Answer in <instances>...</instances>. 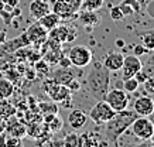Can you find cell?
Wrapping results in <instances>:
<instances>
[{"label":"cell","mask_w":154,"mask_h":147,"mask_svg":"<svg viewBox=\"0 0 154 147\" xmlns=\"http://www.w3.org/2000/svg\"><path fill=\"white\" fill-rule=\"evenodd\" d=\"M116 45H117V47H125V41H123V40H117Z\"/></svg>","instance_id":"obj_46"},{"label":"cell","mask_w":154,"mask_h":147,"mask_svg":"<svg viewBox=\"0 0 154 147\" xmlns=\"http://www.w3.org/2000/svg\"><path fill=\"white\" fill-rule=\"evenodd\" d=\"M40 21V24H41L44 29L47 30V31H50V30H52L54 27H57L58 24L62 21V19H61L60 16L57 14V13H54V11H50V13H47V14L44 16V17H41V19L38 20Z\"/></svg>","instance_id":"obj_18"},{"label":"cell","mask_w":154,"mask_h":147,"mask_svg":"<svg viewBox=\"0 0 154 147\" xmlns=\"http://www.w3.org/2000/svg\"><path fill=\"white\" fill-rule=\"evenodd\" d=\"M78 35V31L75 29L74 24H62L60 23L57 27L48 31V38H52L55 41H60L61 44L71 43L74 41Z\"/></svg>","instance_id":"obj_5"},{"label":"cell","mask_w":154,"mask_h":147,"mask_svg":"<svg viewBox=\"0 0 154 147\" xmlns=\"http://www.w3.org/2000/svg\"><path fill=\"white\" fill-rule=\"evenodd\" d=\"M6 140H7V133L2 132L0 133V147H6Z\"/></svg>","instance_id":"obj_40"},{"label":"cell","mask_w":154,"mask_h":147,"mask_svg":"<svg viewBox=\"0 0 154 147\" xmlns=\"http://www.w3.org/2000/svg\"><path fill=\"white\" fill-rule=\"evenodd\" d=\"M94 54L85 45H74L68 52V58H69L71 64L76 68H85L88 66L92 61Z\"/></svg>","instance_id":"obj_4"},{"label":"cell","mask_w":154,"mask_h":147,"mask_svg":"<svg viewBox=\"0 0 154 147\" xmlns=\"http://www.w3.org/2000/svg\"><path fill=\"white\" fill-rule=\"evenodd\" d=\"M144 71L149 74V76H154V65L149 66V68H144Z\"/></svg>","instance_id":"obj_45"},{"label":"cell","mask_w":154,"mask_h":147,"mask_svg":"<svg viewBox=\"0 0 154 147\" xmlns=\"http://www.w3.org/2000/svg\"><path fill=\"white\" fill-rule=\"evenodd\" d=\"M123 60H125L123 54L112 51L106 54V57L103 58L102 64L106 66L109 71H120L122 66H123Z\"/></svg>","instance_id":"obj_13"},{"label":"cell","mask_w":154,"mask_h":147,"mask_svg":"<svg viewBox=\"0 0 154 147\" xmlns=\"http://www.w3.org/2000/svg\"><path fill=\"white\" fill-rule=\"evenodd\" d=\"M66 5L69 6L71 9L74 10L75 13H78L81 10V6H82V0H64Z\"/></svg>","instance_id":"obj_33"},{"label":"cell","mask_w":154,"mask_h":147,"mask_svg":"<svg viewBox=\"0 0 154 147\" xmlns=\"http://www.w3.org/2000/svg\"><path fill=\"white\" fill-rule=\"evenodd\" d=\"M7 40V33L5 30H0V44H3Z\"/></svg>","instance_id":"obj_41"},{"label":"cell","mask_w":154,"mask_h":147,"mask_svg":"<svg viewBox=\"0 0 154 147\" xmlns=\"http://www.w3.org/2000/svg\"><path fill=\"white\" fill-rule=\"evenodd\" d=\"M7 61H9L7 58H0V71L5 69L6 66H7Z\"/></svg>","instance_id":"obj_42"},{"label":"cell","mask_w":154,"mask_h":147,"mask_svg":"<svg viewBox=\"0 0 154 147\" xmlns=\"http://www.w3.org/2000/svg\"><path fill=\"white\" fill-rule=\"evenodd\" d=\"M38 109L42 115H57L58 113V103L51 100V102H40Z\"/></svg>","instance_id":"obj_25"},{"label":"cell","mask_w":154,"mask_h":147,"mask_svg":"<svg viewBox=\"0 0 154 147\" xmlns=\"http://www.w3.org/2000/svg\"><path fill=\"white\" fill-rule=\"evenodd\" d=\"M30 14L31 17L35 20H40L41 17L50 13L51 11V7H50V3H48L47 0H33L31 3H30Z\"/></svg>","instance_id":"obj_14"},{"label":"cell","mask_w":154,"mask_h":147,"mask_svg":"<svg viewBox=\"0 0 154 147\" xmlns=\"http://www.w3.org/2000/svg\"><path fill=\"white\" fill-rule=\"evenodd\" d=\"M84 147H85V146H84Z\"/></svg>","instance_id":"obj_48"},{"label":"cell","mask_w":154,"mask_h":147,"mask_svg":"<svg viewBox=\"0 0 154 147\" xmlns=\"http://www.w3.org/2000/svg\"><path fill=\"white\" fill-rule=\"evenodd\" d=\"M110 19H112L113 21H122V20L125 19V14L122 13V10L119 6H115V7L110 9Z\"/></svg>","instance_id":"obj_30"},{"label":"cell","mask_w":154,"mask_h":147,"mask_svg":"<svg viewBox=\"0 0 154 147\" xmlns=\"http://www.w3.org/2000/svg\"><path fill=\"white\" fill-rule=\"evenodd\" d=\"M103 100H106L107 103H109V106H110L115 112L125 110V109H127V106H129V96H127V92L125 89H120V88L109 89Z\"/></svg>","instance_id":"obj_6"},{"label":"cell","mask_w":154,"mask_h":147,"mask_svg":"<svg viewBox=\"0 0 154 147\" xmlns=\"http://www.w3.org/2000/svg\"><path fill=\"white\" fill-rule=\"evenodd\" d=\"M58 66H61V68H69V66H72L68 55H64V54L61 55V58L58 60Z\"/></svg>","instance_id":"obj_35"},{"label":"cell","mask_w":154,"mask_h":147,"mask_svg":"<svg viewBox=\"0 0 154 147\" xmlns=\"http://www.w3.org/2000/svg\"><path fill=\"white\" fill-rule=\"evenodd\" d=\"M3 3L6 6H10V7H17L20 3V0H3Z\"/></svg>","instance_id":"obj_39"},{"label":"cell","mask_w":154,"mask_h":147,"mask_svg":"<svg viewBox=\"0 0 154 147\" xmlns=\"http://www.w3.org/2000/svg\"><path fill=\"white\" fill-rule=\"evenodd\" d=\"M6 147H23L21 139L14 137V136H7V140H6Z\"/></svg>","instance_id":"obj_31"},{"label":"cell","mask_w":154,"mask_h":147,"mask_svg":"<svg viewBox=\"0 0 154 147\" xmlns=\"http://www.w3.org/2000/svg\"><path fill=\"white\" fill-rule=\"evenodd\" d=\"M86 88L98 100H103L110 89V71L100 61L95 62L94 68L86 75Z\"/></svg>","instance_id":"obj_1"},{"label":"cell","mask_w":154,"mask_h":147,"mask_svg":"<svg viewBox=\"0 0 154 147\" xmlns=\"http://www.w3.org/2000/svg\"><path fill=\"white\" fill-rule=\"evenodd\" d=\"M50 66L51 65H50L47 61H44L42 58H40V60H37V61L34 62V72H35V74H40L41 76H47V75H50V72H51Z\"/></svg>","instance_id":"obj_26"},{"label":"cell","mask_w":154,"mask_h":147,"mask_svg":"<svg viewBox=\"0 0 154 147\" xmlns=\"http://www.w3.org/2000/svg\"><path fill=\"white\" fill-rule=\"evenodd\" d=\"M42 89H44V92L50 96V99L57 102V103H64L65 100L71 99V90L68 89L66 86L54 82L51 78L44 82Z\"/></svg>","instance_id":"obj_3"},{"label":"cell","mask_w":154,"mask_h":147,"mask_svg":"<svg viewBox=\"0 0 154 147\" xmlns=\"http://www.w3.org/2000/svg\"><path fill=\"white\" fill-rule=\"evenodd\" d=\"M88 116L82 109H74L68 113V123L74 130H79L86 124Z\"/></svg>","instance_id":"obj_15"},{"label":"cell","mask_w":154,"mask_h":147,"mask_svg":"<svg viewBox=\"0 0 154 147\" xmlns=\"http://www.w3.org/2000/svg\"><path fill=\"white\" fill-rule=\"evenodd\" d=\"M130 127L133 134L141 140H150L154 133V123L149 119V116H139Z\"/></svg>","instance_id":"obj_8"},{"label":"cell","mask_w":154,"mask_h":147,"mask_svg":"<svg viewBox=\"0 0 154 147\" xmlns=\"http://www.w3.org/2000/svg\"><path fill=\"white\" fill-rule=\"evenodd\" d=\"M122 13L125 16H131L134 14L136 11L140 10V5L137 0H122V3L119 5Z\"/></svg>","instance_id":"obj_21"},{"label":"cell","mask_w":154,"mask_h":147,"mask_svg":"<svg viewBox=\"0 0 154 147\" xmlns=\"http://www.w3.org/2000/svg\"><path fill=\"white\" fill-rule=\"evenodd\" d=\"M11 14H13V17H19V16H21V10L19 9V6H17V7H14L13 11H11Z\"/></svg>","instance_id":"obj_43"},{"label":"cell","mask_w":154,"mask_h":147,"mask_svg":"<svg viewBox=\"0 0 154 147\" xmlns=\"http://www.w3.org/2000/svg\"><path fill=\"white\" fill-rule=\"evenodd\" d=\"M143 45L147 48V51H154V31H149L143 35Z\"/></svg>","instance_id":"obj_29"},{"label":"cell","mask_w":154,"mask_h":147,"mask_svg":"<svg viewBox=\"0 0 154 147\" xmlns=\"http://www.w3.org/2000/svg\"><path fill=\"white\" fill-rule=\"evenodd\" d=\"M133 110L139 116H150L154 113V99L150 96H140L134 100Z\"/></svg>","instance_id":"obj_12"},{"label":"cell","mask_w":154,"mask_h":147,"mask_svg":"<svg viewBox=\"0 0 154 147\" xmlns=\"http://www.w3.org/2000/svg\"><path fill=\"white\" fill-rule=\"evenodd\" d=\"M0 17H2V20H3V23L5 24H11V20L14 19L13 14L11 13H9V11H6V10H0Z\"/></svg>","instance_id":"obj_34"},{"label":"cell","mask_w":154,"mask_h":147,"mask_svg":"<svg viewBox=\"0 0 154 147\" xmlns=\"http://www.w3.org/2000/svg\"><path fill=\"white\" fill-rule=\"evenodd\" d=\"M6 133L7 136H14V137L23 139L26 136V126L23 123H20L17 119H13L10 116L7 120H6Z\"/></svg>","instance_id":"obj_16"},{"label":"cell","mask_w":154,"mask_h":147,"mask_svg":"<svg viewBox=\"0 0 154 147\" xmlns=\"http://www.w3.org/2000/svg\"><path fill=\"white\" fill-rule=\"evenodd\" d=\"M6 120L7 119H0V133L6 130Z\"/></svg>","instance_id":"obj_44"},{"label":"cell","mask_w":154,"mask_h":147,"mask_svg":"<svg viewBox=\"0 0 154 147\" xmlns=\"http://www.w3.org/2000/svg\"><path fill=\"white\" fill-rule=\"evenodd\" d=\"M133 51H134L136 57H141L143 54H146V52H147V48H146L143 44H139V45H136V47L133 48Z\"/></svg>","instance_id":"obj_36"},{"label":"cell","mask_w":154,"mask_h":147,"mask_svg":"<svg viewBox=\"0 0 154 147\" xmlns=\"http://www.w3.org/2000/svg\"><path fill=\"white\" fill-rule=\"evenodd\" d=\"M61 55H62V50H45L42 52L41 58L44 61H47L50 65H57Z\"/></svg>","instance_id":"obj_24"},{"label":"cell","mask_w":154,"mask_h":147,"mask_svg":"<svg viewBox=\"0 0 154 147\" xmlns=\"http://www.w3.org/2000/svg\"><path fill=\"white\" fill-rule=\"evenodd\" d=\"M115 113H116V112L109 106V103H107L106 100H99L98 103L91 109L89 118L94 120L95 124H99V126H100V124H105L106 122H109V120L115 116Z\"/></svg>","instance_id":"obj_7"},{"label":"cell","mask_w":154,"mask_h":147,"mask_svg":"<svg viewBox=\"0 0 154 147\" xmlns=\"http://www.w3.org/2000/svg\"><path fill=\"white\" fill-rule=\"evenodd\" d=\"M103 6V0H82L81 10L86 11H96Z\"/></svg>","instance_id":"obj_27"},{"label":"cell","mask_w":154,"mask_h":147,"mask_svg":"<svg viewBox=\"0 0 154 147\" xmlns=\"http://www.w3.org/2000/svg\"><path fill=\"white\" fill-rule=\"evenodd\" d=\"M5 9V3H3V0H0V10Z\"/></svg>","instance_id":"obj_47"},{"label":"cell","mask_w":154,"mask_h":147,"mask_svg":"<svg viewBox=\"0 0 154 147\" xmlns=\"http://www.w3.org/2000/svg\"><path fill=\"white\" fill-rule=\"evenodd\" d=\"M144 86L149 92H154V76H149V79L144 82Z\"/></svg>","instance_id":"obj_38"},{"label":"cell","mask_w":154,"mask_h":147,"mask_svg":"<svg viewBox=\"0 0 154 147\" xmlns=\"http://www.w3.org/2000/svg\"><path fill=\"white\" fill-rule=\"evenodd\" d=\"M79 21L84 26H98L100 23V19H99V16L95 11L82 10V13L79 14Z\"/></svg>","instance_id":"obj_22"},{"label":"cell","mask_w":154,"mask_h":147,"mask_svg":"<svg viewBox=\"0 0 154 147\" xmlns=\"http://www.w3.org/2000/svg\"><path fill=\"white\" fill-rule=\"evenodd\" d=\"M82 75V68H78V71H75L74 68H57L55 71L50 72L51 79L57 84H61L64 86H68L72 79H78V76Z\"/></svg>","instance_id":"obj_10"},{"label":"cell","mask_w":154,"mask_h":147,"mask_svg":"<svg viewBox=\"0 0 154 147\" xmlns=\"http://www.w3.org/2000/svg\"><path fill=\"white\" fill-rule=\"evenodd\" d=\"M44 122H45V126L51 133H58L62 129V119L57 115H44Z\"/></svg>","instance_id":"obj_19"},{"label":"cell","mask_w":154,"mask_h":147,"mask_svg":"<svg viewBox=\"0 0 154 147\" xmlns=\"http://www.w3.org/2000/svg\"><path fill=\"white\" fill-rule=\"evenodd\" d=\"M137 118H139V115L136 113L134 110L125 109V110H120V112H116L115 116L109 122L105 123L106 124V127H105L106 137H109L110 140L117 143L119 136H122L123 133L126 132Z\"/></svg>","instance_id":"obj_2"},{"label":"cell","mask_w":154,"mask_h":147,"mask_svg":"<svg viewBox=\"0 0 154 147\" xmlns=\"http://www.w3.org/2000/svg\"><path fill=\"white\" fill-rule=\"evenodd\" d=\"M26 35L30 41V45H34L38 48L45 43V40L48 37V31L40 24L38 20H35V23L30 24L28 29L26 30Z\"/></svg>","instance_id":"obj_9"},{"label":"cell","mask_w":154,"mask_h":147,"mask_svg":"<svg viewBox=\"0 0 154 147\" xmlns=\"http://www.w3.org/2000/svg\"><path fill=\"white\" fill-rule=\"evenodd\" d=\"M141 68H143V64H141L140 58L136 57L134 54L133 55H126L125 60H123V66H122V78L123 79L133 78L136 75V72L140 71Z\"/></svg>","instance_id":"obj_11"},{"label":"cell","mask_w":154,"mask_h":147,"mask_svg":"<svg viewBox=\"0 0 154 147\" xmlns=\"http://www.w3.org/2000/svg\"><path fill=\"white\" fill-rule=\"evenodd\" d=\"M62 147H84L82 137L76 133H68L62 140Z\"/></svg>","instance_id":"obj_23"},{"label":"cell","mask_w":154,"mask_h":147,"mask_svg":"<svg viewBox=\"0 0 154 147\" xmlns=\"http://www.w3.org/2000/svg\"><path fill=\"white\" fill-rule=\"evenodd\" d=\"M79 82H78V79H72V81L69 82V85L66 86V88H68V89L71 90V93H72V92H76V90H79Z\"/></svg>","instance_id":"obj_37"},{"label":"cell","mask_w":154,"mask_h":147,"mask_svg":"<svg viewBox=\"0 0 154 147\" xmlns=\"http://www.w3.org/2000/svg\"><path fill=\"white\" fill-rule=\"evenodd\" d=\"M139 82L136 78H129V79H123V89L126 90L127 93H133L139 89Z\"/></svg>","instance_id":"obj_28"},{"label":"cell","mask_w":154,"mask_h":147,"mask_svg":"<svg viewBox=\"0 0 154 147\" xmlns=\"http://www.w3.org/2000/svg\"><path fill=\"white\" fill-rule=\"evenodd\" d=\"M14 93V84L9 78H0V99H9Z\"/></svg>","instance_id":"obj_20"},{"label":"cell","mask_w":154,"mask_h":147,"mask_svg":"<svg viewBox=\"0 0 154 147\" xmlns=\"http://www.w3.org/2000/svg\"><path fill=\"white\" fill-rule=\"evenodd\" d=\"M133 78H136L139 84H144V82L147 81V79H149V74H147V72H146L144 69L141 68L140 71H137V72H136V75L133 76Z\"/></svg>","instance_id":"obj_32"},{"label":"cell","mask_w":154,"mask_h":147,"mask_svg":"<svg viewBox=\"0 0 154 147\" xmlns=\"http://www.w3.org/2000/svg\"><path fill=\"white\" fill-rule=\"evenodd\" d=\"M51 11L57 13L61 19H69V17H72V16L76 14V13L71 9L69 6L66 5L64 0H54V6H52Z\"/></svg>","instance_id":"obj_17"}]
</instances>
